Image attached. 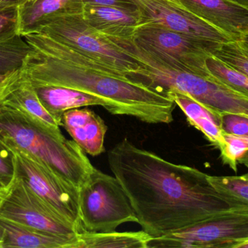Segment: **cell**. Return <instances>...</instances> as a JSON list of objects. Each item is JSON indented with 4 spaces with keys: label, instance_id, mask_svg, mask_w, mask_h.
<instances>
[{
    "label": "cell",
    "instance_id": "7",
    "mask_svg": "<svg viewBox=\"0 0 248 248\" xmlns=\"http://www.w3.org/2000/svg\"><path fill=\"white\" fill-rule=\"evenodd\" d=\"M248 240V208H233L187 228L151 237L147 248H239Z\"/></svg>",
    "mask_w": 248,
    "mask_h": 248
},
{
    "label": "cell",
    "instance_id": "32",
    "mask_svg": "<svg viewBox=\"0 0 248 248\" xmlns=\"http://www.w3.org/2000/svg\"><path fill=\"white\" fill-rule=\"evenodd\" d=\"M7 191H8V189H5L2 186H0V206H1V203H2L6 195H7Z\"/></svg>",
    "mask_w": 248,
    "mask_h": 248
},
{
    "label": "cell",
    "instance_id": "12",
    "mask_svg": "<svg viewBox=\"0 0 248 248\" xmlns=\"http://www.w3.org/2000/svg\"><path fill=\"white\" fill-rule=\"evenodd\" d=\"M195 16L240 41L248 33V9L232 0H179Z\"/></svg>",
    "mask_w": 248,
    "mask_h": 248
},
{
    "label": "cell",
    "instance_id": "22",
    "mask_svg": "<svg viewBox=\"0 0 248 248\" xmlns=\"http://www.w3.org/2000/svg\"><path fill=\"white\" fill-rule=\"evenodd\" d=\"M211 77L237 93L248 97V77L213 55L205 60Z\"/></svg>",
    "mask_w": 248,
    "mask_h": 248
},
{
    "label": "cell",
    "instance_id": "39",
    "mask_svg": "<svg viewBox=\"0 0 248 248\" xmlns=\"http://www.w3.org/2000/svg\"><path fill=\"white\" fill-rule=\"evenodd\" d=\"M246 175H247V176H248V173H247V174H246Z\"/></svg>",
    "mask_w": 248,
    "mask_h": 248
},
{
    "label": "cell",
    "instance_id": "26",
    "mask_svg": "<svg viewBox=\"0 0 248 248\" xmlns=\"http://www.w3.org/2000/svg\"><path fill=\"white\" fill-rule=\"evenodd\" d=\"M15 153L0 140V186L9 189L17 180Z\"/></svg>",
    "mask_w": 248,
    "mask_h": 248
},
{
    "label": "cell",
    "instance_id": "29",
    "mask_svg": "<svg viewBox=\"0 0 248 248\" xmlns=\"http://www.w3.org/2000/svg\"><path fill=\"white\" fill-rule=\"evenodd\" d=\"M22 67L14 71L0 73V108L23 80Z\"/></svg>",
    "mask_w": 248,
    "mask_h": 248
},
{
    "label": "cell",
    "instance_id": "11",
    "mask_svg": "<svg viewBox=\"0 0 248 248\" xmlns=\"http://www.w3.org/2000/svg\"><path fill=\"white\" fill-rule=\"evenodd\" d=\"M146 23H153L190 37L224 43L227 34L185 8L179 0H131Z\"/></svg>",
    "mask_w": 248,
    "mask_h": 248
},
{
    "label": "cell",
    "instance_id": "15",
    "mask_svg": "<svg viewBox=\"0 0 248 248\" xmlns=\"http://www.w3.org/2000/svg\"><path fill=\"white\" fill-rule=\"evenodd\" d=\"M34 88L41 103L60 127L62 126V115L71 109L101 106L116 115V109L110 102L90 93L59 86H39Z\"/></svg>",
    "mask_w": 248,
    "mask_h": 248
},
{
    "label": "cell",
    "instance_id": "20",
    "mask_svg": "<svg viewBox=\"0 0 248 248\" xmlns=\"http://www.w3.org/2000/svg\"><path fill=\"white\" fill-rule=\"evenodd\" d=\"M82 5L81 0H37L18 7V33L31 32L49 16L66 10H77Z\"/></svg>",
    "mask_w": 248,
    "mask_h": 248
},
{
    "label": "cell",
    "instance_id": "10",
    "mask_svg": "<svg viewBox=\"0 0 248 248\" xmlns=\"http://www.w3.org/2000/svg\"><path fill=\"white\" fill-rule=\"evenodd\" d=\"M0 217L53 235L69 237L79 233L18 178L7 191Z\"/></svg>",
    "mask_w": 248,
    "mask_h": 248
},
{
    "label": "cell",
    "instance_id": "14",
    "mask_svg": "<svg viewBox=\"0 0 248 248\" xmlns=\"http://www.w3.org/2000/svg\"><path fill=\"white\" fill-rule=\"evenodd\" d=\"M62 126L86 154L96 157L106 151L108 126L91 109L82 107L67 111L62 115Z\"/></svg>",
    "mask_w": 248,
    "mask_h": 248
},
{
    "label": "cell",
    "instance_id": "5",
    "mask_svg": "<svg viewBox=\"0 0 248 248\" xmlns=\"http://www.w3.org/2000/svg\"><path fill=\"white\" fill-rule=\"evenodd\" d=\"M33 32L44 33L131 78L137 75L138 63L123 47L88 24L81 8L49 16L31 32Z\"/></svg>",
    "mask_w": 248,
    "mask_h": 248
},
{
    "label": "cell",
    "instance_id": "16",
    "mask_svg": "<svg viewBox=\"0 0 248 248\" xmlns=\"http://www.w3.org/2000/svg\"><path fill=\"white\" fill-rule=\"evenodd\" d=\"M0 226L4 236L2 248H73L77 235H53L1 217Z\"/></svg>",
    "mask_w": 248,
    "mask_h": 248
},
{
    "label": "cell",
    "instance_id": "24",
    "mask_svg": "<svg viewBox=\"0 0 248 248\" xmlns=\"http://www.w3.org/2000/svg\"><path fill=\"white\" fill-rule=\"evenodd\" d=\"M213 56L248 77V50L240 41L231 40L220 44Z\"/></svg>",
    "mask_w": 248,
    "mask_h": 248
},
{
    "label": "cell",
    "instance_id": "31",
    "mask_svg": "<svg viewBox=\"0 0 248 248\" xmlns=\"http://www.w3.org/2000/svg\"><path fill=\"white\" fill-rule=\"evenodd\" d=\"M29 0H0V8L19 7L28 2Z\"/></svg>",
    "mask_w": 248,
    "mask_h": 248
},
{
    "label": "cell",
    "instance_id": "35",
    "mask_svg": "<svg viewBox=\"0 0 248 248\" xmlns=\"http://www.w3.org/2000/svg\"><path fill=\"white\" fill-rule=\"evenodd\" d=\"M232 1H235V2L241 4L243 7L248 9V0H232Z\"/></svg>",
    "mask_w": 248,
    "mask_h": 248
},
{
    "label": "cell",
    "instance_id": "1",
    "mask_svg": "<svg viewBox=\"0 0 248 248\" xmlns=\"http://www.w3.org/2000/svg\"><path fill=\"white\" fill-rule=\"evenodd\" d=\"M108 162L138 224L152 237L187 228L234 208L211 185L206 173L168 161L128 138L108 151Z\"/></svg>",
    "mask_w": 248,
    "mask_h": 248
},
{
    "label": "cell",
    "instance_id": "19",
    "mask_svg": "<svg viewBox=\"0 0 248 248\" xmlns=\"http://www.w3.org/2000/svg\"><path fill=\"white\" fill-rule=\"evenodd\" d=\"M151 237L143 230L77 233L73 248H147Z\"/></svg>",
    "mask_w": 248,
    "mask_h": 248
},
{
    "label": "cell",
    "instance_id": "4",
    "mask_svg": "<svg viewBox=\"0 0 248 248\" xmlns=\"http://www.w3.org/2000/svg\"><path fill=\"white\" fill-rule=\"evenodd\" d=\"M141 76L147 84L169 94L178 92L203 104L214 113H230L248 117V97L234 91L212 77H202L145 55Z\"/></svg>",
    "mask_w": 248,
    "mask_h": 248
},
{
    "label": "cell",
    "instance_id": "18",
    "mask_svg": "<svg viewBox=\"0 0 248 248\" xmlns=\"http://www.w3.org/2000/svg\"><path fill=\"white\" fill-rule=\"evenodd\" d=\"M3 105L19 111L36 123L55 133L62 134L60 125L44 107L34 87L25 76Z\"/></svg>",
    "mask_w": 248,
    "mask_h": 248
},
{
    "label": "cell",
    "instance_id": "21",
    "mask_svg": "<svg viewBox=\"0 0 248 248\" xmlns=\"http://www.w3.org/2000/svg\"><path fill=\"white\" fill-rule=\"evenodd\" d=\"M208 181L234 208H248V176H213Z\"/></svg>",
    "mask_w": 248,
    "mask_h": 248
},
{
    "label": "cell",
    "instance_id": "34",
    "mask_svg": "<svg viewBox=\"0 0 248 248\" xmlns=\"http://www.w3.org/2000/svg\"><path fill=\"white\" fill-rule=\"evenodd\" d=\"M240 41L241 42V43L243 44V45H244V46L248 50V33L245 34Z\"/></svg>",
    "mask_w": 248,
    "mask_h": 248
},
{
    "label": "cell",
    "instance_id": "33",
    "mask_svg": "<svg viewBox=\"0 0 248 248\" xmlns=\"http://www.w3.org/2000/svg\"><path fill=\"white\" fill-rule=\"evenodd\" d=\"M239 164L243 165L246 166L248 168V151L239 160Z\"/></svg>",
    "mask_w": 248,
    "mask_h": 248
},
{
    "label": "cell",
    "instance_id": "38",
    "mask_svg": "<svg viewBox=\"0 0 248 248\" xmlns=\"http://www.w3.org/2000/svg\"><path fill=\"white\" fill-rule=\"evenodd\" d=\"M37 1V0H29V1H28V3L34 2V1Z\"/></svg>",
    "mask_w": 248,
    "mask_h": 248
},
{
    "label": "cell",
    "instance_id": "2",
    "mask_svg": "<svg viewBox=\"0 0 248 248\" xmlns=\"http://www.w3.org/2000/svg\"><path fill=\"white\" fill-rule=\"evenodd\" d=\"M22 36L31 48L22 70L34 87L59 86L90 93L110 102L116 115L133 116L145 123L173 122L176 105L169 95L44 33Z\"/></svg>",
    "mask_w": 248,
    "mask_h": 248
},
{
    "label": "cell",
    "instance_id": "25",
    "mask_svg": "<svg viewBox=\"0 0 248 248\" xmlns=\"http://www.w3.org/2000/svg\"><path fill=\"white\" fill-rule=\"evenodd\" d=\"M224 164L237 171L239 160L248 151V135H234L223 133V139L218 146Z\"/></svg>",
    "mask_w": 248,
    "mask_h": 248
},
{
    "label": "cell",
    "instance_id": "6",
    "mask_svg": "<svg viewBox=\"0 0 248 248\" xmlns=\"http://www.w3.org/2000/svg\"><path fill=\"white\" fill-rule=\"evenodd\" d=\"M78 206L82 232H108L125 223H138L117 179L97 168L78 190Z\"/></svg>",
    "mask_w": 248,
    "mask_h": 248
},
{
    "label": "cell",
    "instance_id": "36",
    "mask_svg": "<svg viewBox=\"0 0 248 248\" xmlns=\"http://www.w3.org/2000/svg\"><path fill=\"white\" fill-rule=\"evenodd\" d=\"M3 241H4V236H3V230L0 226V248H2Z\"/></svg>",
    "mask_w": 248,
    "mask_h": 248
},
{
    "label": "cell",
    "instance_id": "30",
    "mask_svg": "<svg viewBox=\"0 0 248 248\" xmlns=\"http://www.w3.org/2000/svg\"><path fill=\"white\" fill-rule=\"evenodd\" d=\"M83 4H100V5L114 6L122 8L135 9V4L131 0H81Z\"/></svg>",
    "mask_w": 248,
    "mask_h": 248
},
{
    "label": "cell",
    "instance_id": "23",
    "mask_svg": "<svg viewBox=\"0 0 248 248\" xmlns=\"http://www.w3.org/2000/svg\"><path fill=\"white\" fill-rule=\"evenodd\" d=\"M31 50V48L22 35L0 39V73L21 68Z\"/></svg>",
    "mask_w": 248,
    "mask_h": 248
},
{
    "label": "cell",
    "instance_id": "13",
    "mask_svg": "<svg viewBox=\"0 0 248 248\" xmlns=\"http://www.w3.org/2000/svg\"><path fill=\"white\" fill-rule=\"evenodd\" d=\"M81 13L93 29L111 39L132 38L137 29L146 23L137 8L83 4Z\"/></svg>",
    "mask_w": 248,
    "mask_h": 248
},
{
    "label": "cell",
    "instance_id": "28",
    "mask_svg": "<svg viewBox=\"0 0 248 248\" xmlns=\"http://www.w3.org/2000/svg\"><path fill=\"white\" fill-rule=\"evenodd\" d=\"M19 34L18 7L0 8V39Z\"/></svg>",
    "mask_w": 248,
    "mask_h": 248
},
{
    "label": "cell",
    "instance_id": "37",
    "mask_svg": "<svg viewBox=\"0 0 248 248\" xmlns=\"http://www.w3.org/2000/svg\"><path fill=\"white\" fill-rule=\"evenodd\" d=\"M239 248H248V241L245 242L244 243H243Z\"/></svg>",
    "mask_w": 248,
    "mask_h": 248
},
{
    "label": "cell",
    "instance_id": "3",
    "mask_svg": "<svg viewBox=\"0 0 248 248\" xmlns=\"http://www.w3.org/2000/svg\"><path fill=\"white\" fill-rule=\"evenodd\" d=\"M0 140L29 153L78 190L95 168L74 140L4 105L0 108Z\"/></svg>",
    "mask_w": 248,
    "mask_h": 248
},
{
    "label": "cell",
    "instance_id": "17",
    "mask_svg": "<svg viewBox=\"0 0 248 248\" xmlns=\"http://www.w3.org/2000/svg\"><path fill=\"white\" fill-rule=\"evenodd\" d=\"M169 96L186 116L189 125L201 131L211 144L218 147L223 139L221 115L214 113L187 95L170 92Z\"/></svg>",
    "mask_w": 248,
    "mask_h": 248
},
{
    "label": "cell",
    "instance_id": "8",
    "mask_svg": "<svg viewBox=\"0 0 248 248\" xmlns=\"http://www.w3.org/2000/svg\"><path fill=\"white\" fill-rule=\"evenodd\" d=\"M132 38L166 64L202 77H210L205 60L221 44L190 37L150 23L141 25Z\"/></svg>",
    "mask_w": 248,
    "mask_h": 248
},
{
    "label": "cell",
    "instance_id": "27",
    "mask_svg": "<svg viewBox=\"0 0 248 248\" xmlns=\"http://www.w3.org/2000/svg\"><path fill=\"white\" fill-rule=\"evenodd\" d=\"M221 129L223 133L234 135H248V117L236 114L221 115Z\"/></svg>",
    "mask_w": 248,
    "mask_h": 248
},
{
    "label": "cell",
    "instance_id": "9",
    "mask_svg": "<svg viewBox=\"0 0 248 248\" xmlns=\"http://www.w3.org/2000/svg\"><path fill=\"white\" fill-rule=\"evenodd\" d=\"M7 147L16 155L17 177L56 214L73 224L78 232H82L78 189L64 182L29 153L17 147Z\"/></svg>",
    "mask_w": 248,
    "mask_h": 248
}]
</instances>
